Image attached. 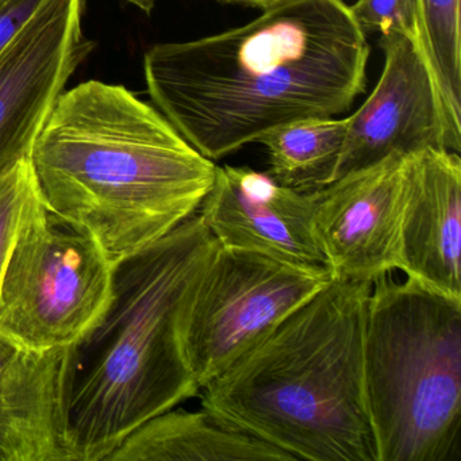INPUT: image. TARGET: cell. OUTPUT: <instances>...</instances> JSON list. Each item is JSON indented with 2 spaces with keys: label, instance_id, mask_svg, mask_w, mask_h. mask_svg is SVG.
I'll list each match as a JSON object with an SVG mask.
<instances>
[{
  "label": "cell",
  "instance_id": "cell-1",
  "mask_svg": "<svg viewBox=\"0 0 461 461\" xmlns=\"http://www.w3.org/2000/svg\"><path fill=\"white\" fill-rule=\"evenodd\" d=\"M261 12L145 53L156 109L209 160L295 121L342 114L366 93L371 50L344 0H272Z\"/></svg>",
  "mask_w": 461,
  "mask_h": 461
},
{
  "label": "cell",
  "instance_id": "cell-2",
  "mask_svg": "<svg viewBox=\"0 0 461 461\" xmlns=\"http://www.w3.org/2000/svg\"><path fill=\"white\" fill-rule=\"evenodd\" d=\"M31 164L47 209L114 267L196 214L217 168L156 107L99 80L61 94Z\"/></svg>",
  "mask_w": 461,
  "mask_h": 461
},
{
  "label": "cell",
  "instance_id": "cell-3",
  "mask_svg": "<svg viewBox=\"0 0 461 461\" xmlns=\"http://www.w3.org/2000/svg\"><path fill=\"white\" fill-rule=\"evenodd\" d=\"M217 247L196 212L115 266L106 312L67 350L64 415L72 461H106L145 420L198 395L183 333Z\"/></svg>",
  "mask_w": 461,
  "mask_h": 461
},
{
  "label": "cell",
  "instance_id": "cell-4",
  "mask_svg": "<svg viewBox=\"0 0 461 461\" xmlns=\"http://www.w3.org/2000/svg\"><path fill=\"white\" fill-rule=\"evenodd\" d=\"M371 287L331 280L207 382L202 407L293 460L376 461L363 383Z\"/></svg>",
  "mask_w": 461,
  "mask_h": 461
},
{
  "label": "cell",
  "instance_id": "cell-5",
  "mask_svg": "<svg viewBox=\"0 0 461 461\" xmlns=\"http://www.w3.org/2000/svg\"><path fill=\"white\" fill-rule=\"evenodd\" d=\"M363 383L376 461H460L461 299L393 272L375 279Z\"/></svg>",
  "mask_w": 461,
  "mask_h": 461
},
{
  "label": "cell",
  "instance_id": "cell-6",
  "mask_svg": "<svg viewBox=\"0 0 461 461\" xmlns=\"http://www.w3.org/2000/svg\"><path fill=\"white\" fill-rule=\"evenodd\" d=\"M114 268L39 193L0 283V333L33 350L71 347L106 312Z\"/></svg>",
  "mask_w": 461,
  "mask_h": 461
},
{
  "label": "cell",
  "instance_id": "cell-7",
  "mask_svg": "<svg viewBox=\"0 0 461 461\" xmlns=\"http://www.w3.org/2000/svg\"><path fill=\"white\" fill-rule=\"evenodd\" d=\"M333 280L323 266L218 244L185 322V356L203 387Z\"/></svg>",
  "mask_w": 461,
  "mask_h": 461
},
{
  "label": "cell",
  "instance_id": "cell-8",
  "mask_svg": "<svg viewBox=\"0 0 461 461\" xmlns=\"http://www.w3.org/2000/svg\"><path fill=\"white\" fill-rule=\"evenodd\" d=\"M83 12L85 0H42L0 53V179L31 160L67 83L95 50Z\"/></svg>",
  "mask_w": 461,
  "mask_h": 461
},
{
  "label": "cell",
  "instance_id": "cell-9",
  "mask_svg": "<svg viewBox=\"0 0 461 461\" xmlns=\"http://www.w3.org/2000/svg\"><path fill=\"white\" fill-rule=\"evenodd\" d=\"M406 158L390 156L312 191L315 234L333 279L372 283L401 271Z\"/></svg>",
  "mask_w": 461,
  "mask_h": 461
},
{
  "label": "cell",
  "instance_id": "cell-10",
  "mask_svg": "<svg viewBox=\"0 0 461 461\" xmlns=\"http://www.w3.org/2000/svg\"><path fill=\"white\" fill-rule=\"evenodd\" d=\"M379 45L384 68L371 95L347 118L334 180L393 155L409 156L428 148L453 150L433 75L420 48L396 33L380 36Z\"/></svg>",
  "mask_w": 461,
  "mask_h": 461
},
{
  "label": "cell",
  "instance_id": "cell-11",
  "mask_svg": "<svg viewBox=\"0 0 461 461\" xmlns=\"http://www.w3.org/2000/svg\"><path fill=\"white\" fill-rule=\"evenodd\" d=\"M198 214L220 247L326 267L312 193L247 167H218Z\"/></svg>",
  "mask_w": 461,
  "mask_h": 461
},
{
  "label": "cell",
  "instance_id": "cell-12",
  "mask_svg": "<svg viewBox=\"0 0 461 461\" xmlns=\"http://www.w3.org/2000/svg\"><path fill=\"white\" fill-rule=\"evenodd\" d=\"M460 153L428 148L406 158L401 222L404 276L461 299Z\"/></svg>",
  "mask_w": 461,
  "mask_h": 461
},
{
  "label": "cell",
  "instance_id": "cell-13",
  "mask_svg": "<svg viewBox=\"0 0 461 461\" xmlns=\"http://www.w3.org/2000/svg\"><path fill=\"white\" fill-rule=\"evenodd\" d=\"M67 350L29 349L0 333V461H72L64 415Z\"/></svg>",
  "mask_w": 461,
  "mask_h": 461
},
{
  "label": "cell",
  "instance_id": "cell-14",
  "mask_svg": "<svg viewBox=\"0 0 461 461\" xmlns=\"http://www.w3.org/2000/svg\"><path fill=\"white\" fill-rule=\"evenodd\" d=\"M290 455L209 410L172 409L149 418L106 461H288Z\"/></svg>",
  "mask_w": 461,
  "mask_h": 461
},
{
  "label": "cell",
  "instance_id": "cell-15",
  "mask_svg": "<svg viewBox=\"0 0 461 461\" xmlns=\"http://www.w3.org/2000/svg\"><path fill=\"white\" fill-rule=\"evenodd\" d=\"M347 128V118H306L269 131L258 140L268 152V174L280 185L302 193L330 185Z\"/></svg>",
  "mask_w": 461,
  "mask_h": 461
},
{
  "label": "cell",
  "instance_id": "cell-16",
  "mask_svg": "<svg viewBox=\"0 0 461 461\" xmlns=\"http://www.w3.org/2000/svg\"><path fill=\"white\" fill-rule=\"evenodd\" d=\"M420 50L433 75L450 144L461 150V0H415Z\"/></svg>",
  "mask_w": 461,
  "mask_h": 461
},
{
  "label": "cell",
  "instance_id": "cell-17",
  "mask_svg": "<svg viewBox=\"0 0 461 461\" xmlns=\"http://www.w3.org/2000/svg\"><path fill=\"white\" fill-rule=\"evenodd\" d=\"M39 196L31 160L0 179V283L29 207Z\"/></svg>",
  "mask_w": 461,
  "mask_h": 461
},
{
  "label": "cell",
  "instance_id": "cell-18",
  "mask_svg": "<svg viewBox=\"0 0 461 461\" xmlns=\"http://www.w3.org/2000/svg\"><path fill=\"white\" fill-rule=\"evenodd\" d=\"M349 9L364 34H402L420 48L415 0H356Z\"/></svg>",
  "mask_w": 461,
  "mask_h": 461
},
{
  "label": "cell",
  "instance_id": "cell-19",
  "mask_svg": "<svg viewBox=\"0 0 461 461\" xmlns=\"http://www.w3.org/2000/svg\"><path fill=\"white\" fill-rule=\"evenodd\" d=\"M42 0H0V53L33 17Z\"/></svg>",
  "mask_w": 461,
  "mask_h": 461
},
{
  "label": "cell",
  "instance_id": "cell-20",
  "mask_svg": "<svg viewBox=\"0 0 461 461\" xmlns=\"http://www.w3.org/2000/svg\"><path fill=\"white\" fill-rule=\"evenodd\" d=\"M222 4L242 5L247 7H256V9H264L268 6L272 0H220Z\"/></svg>",
  "mask_w": 461,
  "mask_h": 461
},
{
  "label": "cell",
  "instance_id": "cell-21",
  "mask_svg": "<svg viewBox=\"0 0 461 461\" xmlns=\"http://www.w3.org/2000/svg\"><path fill=\"white\" fill-rule=\"evenodd\" d=\"M129 5H133L137 9L144 12L145 14H150L155 9L156 0H125Z\"/></svg>",
  "mask_w": 461,
  "mask_h": 461
}]
</instances>
